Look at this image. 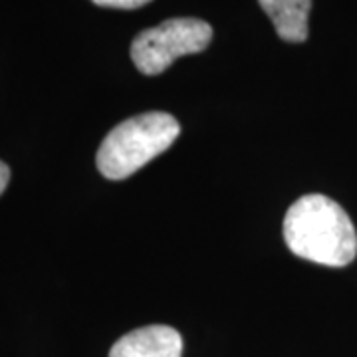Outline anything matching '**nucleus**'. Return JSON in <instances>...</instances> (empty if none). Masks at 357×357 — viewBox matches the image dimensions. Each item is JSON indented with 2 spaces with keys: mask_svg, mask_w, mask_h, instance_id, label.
I'll list each match as a JSON object with an SVG mask.
<instances>
[{
  "mask_svg": "<svg viewBox=\"0 0 357 357\" xmlns=\"http://www.w3.org/2000/svg\"><path fill=\"white\" fill-rule=\"evenodd\" d=\"M284 241L294 255L321 266L344 268L357 255L351 218L326 195H306L288 208Z\"/></svg>",
  "mask_w": 357,
  "mask_h": 357,
  "instance_id": "nucleus-1",
  "label": "nucleus"
},
{
  "mask_svg": "<svg viewBox=\"0 0 357 357\" xmlns=\"http://www.w3.org/2000/svg\"><path fill=\"white\" fill-rule=\"evenodd\" d=\"M178 133V121L165 112L129 117L115 126L102 141L96 157L98 169L103 177L112 181L131 177L157 155L167 151Z\"/></svg>",
  "mask_w": 357,
  "mask_h": 357,
  "instance_id": "nucleus-2",
  "label": "nucleus"
},
{
  "mask_svg": "<svg viewBox=\"0 0 357 357\" xmlns=\"http://www.w3.org/2000/svg\"><path fill=\"white\" fill-rule=\"evenodd\" d=\"M211 40L213 28L201 18H171L135 36L131 60L141 74L157 76L181 56L203 52Z\"/></svg>",
  "mask_w": 357,
  "mask_h": 357,
  "instance_id": "nucleus-3",
  "label": "nucleus"
},
{
  "mask_svg": "<svg viewBox=\"0 0 357 357\" xmlns=\"http://www.w3.org/2000/svg\"><path fill=\"white\" fill-rule=\"evenodd\" d=\"M183 340L175 328L147 326L119 337L109 357H181Z\"/></svg>",
  "mask_w": 357,
  "mask_h": 357,
  "instance_id": "nucleus-4",
  "label": "nucleus"
},
{
  "mask_svg": "<svg viewBox=\"0 0 357 357\" xmlns=\"http://www.w3.org/2000/svg\"><path fill=\"white\" fill-rule=\"evenodd\" d=\"M258 4L268 14L284 42H306L312 0H258Z\"/></svg>",
  "mask_w": 357,
  "mask_h": 357,
  "instance_id": "nucleus-5",
  "label": "nucleus"
},
{
  "mask_svg": "<svg viewBox=\"0 0 357 357\" xmlns=\"http://www.w3.org/2000/svg\"><path fill=\"white\" fill-rule=\"evenodd\" d=\"M98 6H105V8H123V10H133V8H141L145 4H149L151 0H91Z\"/></svg>",
  "mask_w": 357,
  "mask_h": 357,
  "instance_id": "nucleus-6",
  "label": "nucleus"
},
{
  "mask_svg": "<svg viewBox=\"0 0 357 357\" xmlns=\"http://www.w3.org/2000/svg\"><path fill=\"white\" fill-rule=\"evenodd\" d=\"M8 181H10V169H8L6 163L0 161V195L8 187Z\"/></svg>",
  "mask_w": 357,
  "mask_h": 357,
  "instance_id": "nucleus-7",
  "label": "nucleus"
}]
</instances>
